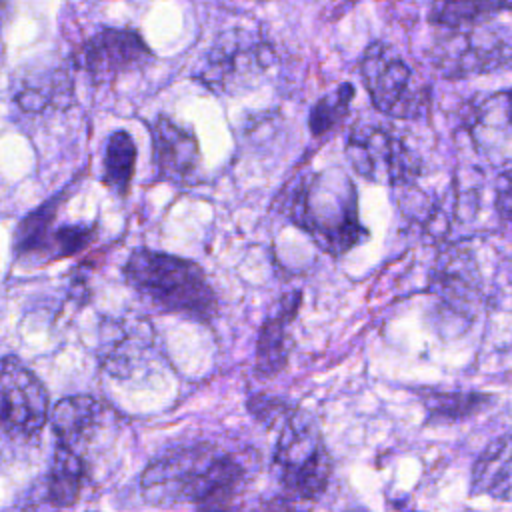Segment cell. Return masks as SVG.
<instances>
[{
    "mask_svg": "<svg viewBox=\"0 0 512 512\" xmlns=\"http://www.w3.org/2000/svg\"><path fill=\"white\" fill-rule=\"evenodd\" d=\"M472 494L510 498V440L504 434L486 446L472 470Z\"/></svg>",
    "mask_w": 512,
    "mask_h": 512,
    "instance_id": "e0dca14e",
    "label": "cell"
},
{
    "mask_svg": "<svg viewBox=\"0 0 512 512\" xmlns=\"http://www.w3.org/2000/svg\"><path fill=\"white\" fill-rule=\"evenodd\" d=\"M272 64L274 50L258 32L234 28L214 40L196 76L214 92L236 94L254 86Z\"/></svg>",
    "mask_w": 512,
    "mask_h": 512,
    "instance_id": "5b68a950",
    "label": "cell"
},
{
    "mask_svg": "<svg viewBox=\"0 0 512 512\" xmlns=\"http://www.w3.org/2000/svg\"><path fill=\"white\" fill-rule=\"evenodd\" d=\"M152 162L156 176L174 186H194L202 180V158L196 136L168 116L150 124Z\"/></svg>",
    "mask_w": 512,
    "mask_h": 512,
    "instance_id": "8fae6325",
    "label": "cell"
},
{
    "mask_svg": "<svg viewBox=\"0 0 512 512\" xmlns=\"http://www.w3.org/2000/svg\"><path fill=\"white\" fill-rule=\"evenodd\" d=\"M360 74L374 108L392 118L414 120L428 108V92L416 82L410 66L386 42L366 46Z\"/></svg>",
    "mask_w": 512,
    "mask_h": 512,
    "instance_id": "8992f818",
    "label": "cell"
},
{
    "mask_svg": "<svg viewBox=\"0 0 512 512\" xmlns=\"http://www.w3.org/2000/svg\"><path fill=\"white\" fill-rule=\"evenodd\" d=\"M434 62L446 76L454 78L506 68L510 62L508 28L502 32L478 26L448 30V36L436 44Z\"/></svg>",
    "mask_w": 512,
    "mask_h": 512,
    "instance_id": "9c48e42d",
    "label": "cell"
},
{
    "mask_svg": "<svg viewBox=\"0 0 512 512\" xmlns=\"http://www.w3.org/2000/svg\"><path fill=\"white\" fill-rule=\"evenodd\" d=\"M274 470L282 488L294 498H316L324 492L332 458L316 422L300 412L288 410L274 448Z\"/></svg>",
    "mask_w": 512,
    "mask_h": 512,
    "instance_id": "277c9868",
    "label": "cell"
},
{
    "mask_svg": "<svg viewBox=\"0 0 512 512\" xmlns=\"http://www.w3.org/2000/svg\"><path fill=\"white\" fill-rule=\"evenodd\" d=\"M136 144L126 130H114L104 148V174L102 180L110 192L118 198H126L130 192L134 168H136Z\"/></svg>",
    "mask_w": 512,
    "mask_h": 512,
    "instance_id": "d6986e66",
    "label": "cell"
},
{
    "mask_svg": "<svg viewBox=\"0 0 512 512\" xmlns=\"http://www.w3.org/2000/svg\"><path fill=\"white\" fill-rule=\"evenodd\" d=\"M428 420L432 422H458L486 410L494 396L482 392H440L428 390L422 398Z\"/></svg>",
    "mask_w": 512,
    "mask_h": 512,
    "instance_id": "44dd1931",
    "label": "cell"
},
{
    "mask_svg": "<svg viewBox=\"0 0 512 512\" xmlns=\"http://www.w3.org/2000/svg\"><path fill=\"white\" fill-rule=\"evenodd\" d=\"M122 272L136 294L160 312L182 314L198 322H210L216 314V294L194 260L136 248Z\"/></svg>",
    "mask_w": 512,
    "mask_h": 512,
    "instance_id": "3957f363",
    "label": "cell"
},
{
    "mask_svg": "<svg viewBox=\"0 0 512 512\" xmlns=\"http://www.w3.org/2000/svg\"><path fill=\"white\" fill-rule=\"evenodd\" d=\"M244 466L210 444L174 448L148 464L142 496L154 506L190 502L200 512H224L244 484Z\"/></svg>",
    "mask_w": 512,
    "mask_h": 512,
    "instance_id": "6da1fadb",
    "label": "cell"
},
{
    "mask_svg": "<svg viewBox=\"0 0 512 512\" xmlns=\"http://www.w3.org/2000/svg\"><path fill=\"white\" fill-rule=\"evenodd\" d=\"M276 210L332 256H342L368 238L356 186L342 168L300 172L280 192Z\"/></svg>",
    "mask_w": 512,
    "mask_h": 512,
    "instance_id": "7a4b0ae2",
    "label": "cell"
},
{
    "mask_svg": "<svg viewBox=\"0 0 512 512\" xmlns=\"http://www.w3.org/2000/svg\"><path fill=\"white\" fill-rule=\"evenodd\" d=\"M64 194L54 196L52 200L38 206L34 212H30L22 222L18 224L16 236H14V248L18 256H48L52 258V246L58 226L54 228L58 204Z\"/></svg>",
    "mask_w": 512,
    "mask_h": 512,
    "instance_id": "ac0fdd59",
    "label": "cell"
},
{
    "mask_svg": "<svg viewBox=\"0 0 512 512\" xmlns=\"http://www.w3.org/2000/svg\"><path fill=\"white\" fill-rule=\"evenodd\" d=\"M432 290L458 312L474 308L480 298V278L474 256L464 250L444 254L432 272Z\"/></svg>",
    "mask_w": 512,
    "mask_h": 512,
    "instance_id": "5bb4252c",
    "label": "cell"
},
{
    "mask_svg": "<svg viewBox=\"0 0 512 512\" xmlns=\"http://www.w3.org/2000/svg\"><path fill=\"white\" fill-rule=\"evenodd\" d=\"M152 60V50L132 28H100L74 54L76 68L92 82L114 80L120 74L144 68Z\"/></svg>",
    "mask_w": 512,
    "mask_h": 512,
    "instance_id": "30bf717a",
    "label": "cell"
},
{
    "mask_svg": "<svg viewBox=\"0 0 512 512\" xmlns=\"http://www.w3.org/2000/svg\"><path fill=\"white\" fill-rule=\"evenodd\" d=\"M104 422V406L86 394L62 398L52 410V430L58 440L56 446L68 448L76 454L96 436Z\"/></svg>",
    "mask_w": 512,
    "mask_h": 512,
    "instance_id": "4fadbf2b",
    "label": "cell"
},
{
    "mask_svg": "<svg viewBox=\"0 0 512 512\" xmlns=\"http://www.w3.org/2000/svg\"><path fill=\"white\" fill-rule=\"evenodd\" d=\"M48 420V392L16 356L0 360V432L12 438L38 434Z\"/></svg>",
    "mask_w": 512,
    "mask_h": 512,
    "instance_id": "ba28073f",
    "label": "cell"
},
{
    "mask_svg": "<svg viewBox=\"0 0 512 512\" xmlns=\"http://www.w3.org/2000/svg\"><path fill=\"white\" fill-rule=\"evenodd\" d=\"M510 10V2L498 0H458L440 2L430 8V22L446 30H462L484 24L498 12Z\"/></svg>",
    "mask_w": 512,
    "mask_h": 512,
    "instance_id": "ffe728a7",
    "label": "cell"
},
{
    "mask_svg": "<svg viewBox=\"0 0 512 512\" xmlns=\"http://www.w3.org/2000/svg\"><path fill=\"white\" fill-rule=\"evenodd\" d=\"M354 92L356 90L350 82H342L312 106L308 116V128L312 136H324L332 132L348 116Z\"/></svg>",
    "mask_w": 512,
    "mask_h": 512,
    "instance_id": "7402d4cb",
    "label": "cell"
},
{
    "mask_svg": "<svg viewBox=\"0 0 512 512\" xmlns=\"http://www.w3.org/2000/svg\"><path fill=\"white\" fill-rule=\"evenodd\" d=\"M346 156L354 172L370 182L406 186L418 174V158L388 126L378 122L360 120L352 126Z\"/></svg>",
    "mask_w": 512,
    "mask_h": 512,
    "instance_id": "52a82bcc",
    "label": "cell"
},
{
    "mask_svg": "<svg viewBox=\"0 0 512 512\" xmlns=\"http://www.w3.org/2000/svg\"><path fill=\"white\" fill-rule=\"evenodd\" d=\"M302 292H286L274 312L262 322L256 336L254 372L258 376H276L288 364L290 356V324L300 308Z\"/></svg>",
    "mask_w": 512,
    "mask_h": 512,
    "instance_id": "7c38bea8",
    "label": "cell"
},
{
    "mask_svg": "<svg viewBox=\"0 0 512 512\" xmlns=\"http://www.w3.org/2000/svg\"><path fill=\"white\" fill-rule=\"evenodd\" d=\"M470 136L476 148L486 156H498V152L508 158L510 140V100L508 92L492 94L478 102L474 118L470 122Z\"/></svg>",
    "mask_w": 512,
    "mask_h": 512,
    "instance_id": "9a60e30c",
    "label": "cell"
},
{
    "mask_svg": "<svg viewBox=\"0 0 512 512\" xmlns=\"http://www.w3.org/2000/svg\"><path fill=\"white\" fill-rule=\"evenodd\" d=\"M84 476L86 468L82 456L68 448L56 446L50 470L44 478V500L58 508L72 506L80 496Z\"/></svg>",
    "mask_w": 512,
    "mask_h": 512,
    "instance_id": "2e32d148",
    "label": "cell"
}]
</instances>
